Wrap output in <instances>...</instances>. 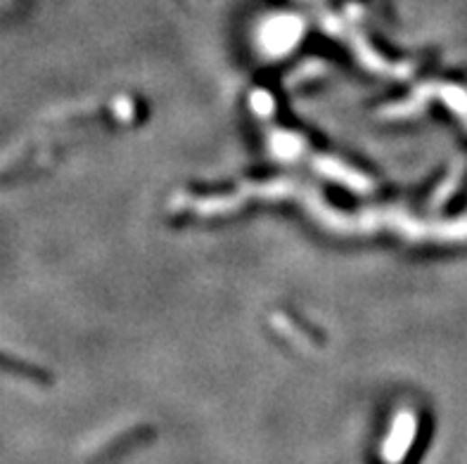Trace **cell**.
Segmentation results:
<instances>
[{"label":"cell","instance_id":"1","mask_svg":"<svg viewBox=\"0 0 467 464\" xmlns=\"http://www.w3.org/2000/svg\"><path fill=\"white\" fill-rule=\"evenodd\" d=\"M292 17H285V20H278L276 22V29L273 32L276 33H269L266 36V43L270 45V48H276V52H285L289 48V45L295 43L297 39H299V22H297L292 29H288L289 24H292Z\"/></svg>","mask_w":467,"mask_h":464}]
</instances>
